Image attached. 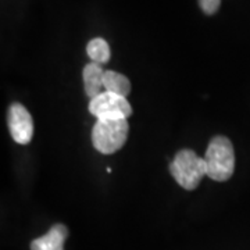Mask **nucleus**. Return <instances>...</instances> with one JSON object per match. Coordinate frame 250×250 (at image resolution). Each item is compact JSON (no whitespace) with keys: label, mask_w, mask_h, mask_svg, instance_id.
Wrapping results in <instances>:
<instances>
[{"label":"nucleus","mask_w":250,"mask_h":250,"mask_svg":"<svg viewBox=\"0 0 250 250\" xmlns=\"http://www.w3.org/2000/svg\"><path fill=\"white\" fill-rule=\"evenodd\" d=\"M207 177L224 182L232 177L235 170V152L232 142L225 136H214L205 154Z\"/></svg>","instance_id":"f257e3e1"},{"label":"nucleus","mask_w":250,"mask_h":250,"mask_svg":"<svg viewBox=\"0 0 250 250\" xmlns=\"http://www.w3.org/2000/svg\"><path fill=\"white\" fill-rule=\"evenodd\" d=\"M128 132V120H96L92 128V143L98 152L113 154L124 146Z\"/></svg>","instance_id":"f03ea898"},{"label":"nucleus","mask_w":250,"mask_h":250,"mask_svg":"<svg viewBox=\"0 0 250 250\" xmlns=\"http://www.w3.org/2000/svg\"><path fill=\"white\" fill-rule=\"evenodd\" d=\"M170 172L178 185L187 190H193L199 187L203 177L207 175L206 161L193 150L184 149L177 153L174 160L171 161Z\"/></svg>","instance_id":"7ed1b4c3"},{"label":"nucleus","mask_w":250,"mask_h":250,"mask_svg":"<svg viewBox=\"0 0 250 250\" xmlns=\"http://www.w3.org/2000/svg\"><path fill=\"white\" fill-rule=\"evenodd\" d=\"M89 113L96 120H128L132 107L126 98L104 90L90 100Z\"/></svg>","instance_id":"20e7f679"},{"label":"nucleus","mask_w":250,"mask_h":250,"mask_svg":"<svg viewBox=\"0 0 250 250\" xmlns=\"http://www.w3.org/2000/svg\"><path fill=\"white\" fill-rule=\"evenodd\" d=\"M9 131L14 142L28 145L34 135V121L27 108L20 103H13L7 113Z\"/></svg>","instance_id":"39448f33"},{"label":"nucleus","mask_w":250,"mask_h":250,"mask_svg":"<svg viewBox=\"0 0 250 250\" xmlns=\"http://www.w3.org/2000/svg\"><path fill=\"white\" fill-rule=\"evenodd\" d=\"M68 229L62 224H56L47 232L31 242V250H64Z\"/></svg>","instance_id":"423d86ee"},{"label":"nucleus","mask_w":250,"mask_h":250,"mask_svg":"<svg viewBox=\"0 0 250 250\" xmlns=\"http://www.w3.org/2000/svg\"><path fill=\"white\" fill-rule=\"evenodd\" d=\"M103 77H104V70L100 64L96 62H89L85 65L82 71V78H83V88L86 96L92 100L100 93L104 92L103 86Z\"/></svg>","instance_id":"0eeeda50"},{"label":"nucleus","mask_w":250,"mask_h":250,"mask_svg":"<svg viewBox=\"0 0 250 250\" xmlns=\"http://www.w3.org/2000/svg\"><path fill=\"white\" fill-rule=\"evenodd\" d=\"M103 86L106 92L114 93L123 98H128V95L131 93V82L129 80L116 71H104L103 77Z\"/></svg>","instance_id":"6e6552de"},{"label":"nucleus","mask_w":250,"mask_h":250,"mask_svg":"<svg viewBox=\"0 0 250 250\" xmlns=\"http://www.w3.org/2000/svg\"><path fill=\"white\" fill-rule=\"evenodd\" d=\"M86 53L89 56L92 62H96V64L102 65V64L108 62V60H110V46L104 39L95 38L86 46Z\"/></svg>","instance_id":"1a4fd4ad"},{"label":"nucleus","mask_w":250,"mask_h":250,"mask_svg":"<svg viewBox=\"0 0 250 250\" xmlns=\"http://www.w3.org/2000/svg\"><path fill=\"white\" fill-rule=\"evenodd\" d=\"M220 4H221V0H199V6L200 9L203 10L205 14H214L220 9Z\"/></svg>","instance_id":"9d476101"}]
</instances>
